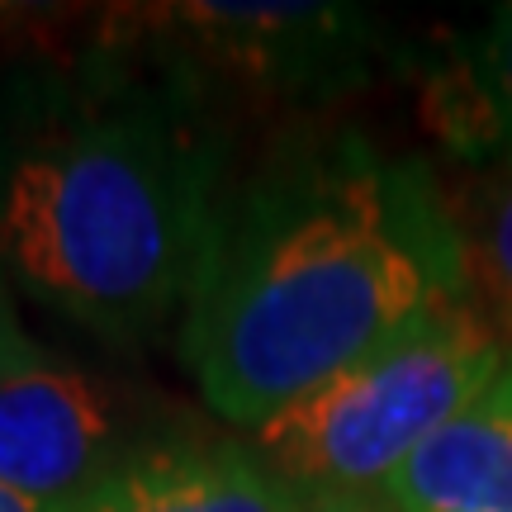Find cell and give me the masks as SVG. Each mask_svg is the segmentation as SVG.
<instances>
[{
	"mask_svg": "<svg viewBox=\"0 0 512 512\" xmlns=\"http://www.w3.org/2000/svg\"><path fill=\"white\" fill-rule=\"evenodd\" d=\"M465 299L441 176L332 128L233 176L181 313V361L233 427H266L318 384Z\"/></svg>",
	"mask_w": 512,
	"mask_h": 512,
	"instance_id": "obj_1",
	"label": "cell"
},
{
	"mask_svg": "<svg viewBox=\"0 0 512 512\" xmlns=\"http://www.w3.org/2000/svg\"><path fill=\"white\" fill-rule=\"evenodd\" d=\"M228 100L143 10L19 81L0 119V266L119 347L185 313L233 185Z\"/></svg>",
	"mask_w": 512,
	"mask_h": 512,
	"instance_id": "obj_2",
	"label": "cell"
},
{
	"mask_svg": "<svg viewBox=\"0 0 512 512\" xmlns=\"http://www.w3.org/2000/svg\"><path fill=\"white\" fill-rule=\"evenodd\" d=\"M508 351L465 299L256 427V446L309 498H375L403 460L498 380Z\"/></svg>",
	"mask_w": 512,
	"mask_h": 512,
	"instance_id": "obj_3",
	"label": "cell"
},
{
	"mask_svg": "<svg viewBox=\"0 0 512 512\" xmlns=\"http://www.w3.org/2000/svg\"><path fill=\"white\" fill-rule=\"evenodd\" d=\"M219 95L242 86L275 100H332L380 72V24L342 5H162L143 10Z\"/></svg>",
	"mask_w": 512,
	"mask_h": 512,
	"instance_id": "obj_4",
	"label": "cell"
},
{
	"mask_svg": "<svg viewBox=\"0 0 512 512\" xmlns=\"http://www.w3.org/2000/svg\"><path fill=\"white\" fill-rule=\"evenodd\" d=\"M110 399L76 366L38 351L0 380V489L43 512L67 508L124 456Z\"/></svg>",
	"mask_w": 512,
	"mask_h": 512,
	"instance_id": "obj_5",
	"label": "cell"
},
{
	"mask_svg": "<svg viewBox=\"0 0 512 512\" xmlns=\"http://www.w3.org/2000/svg\"><path fill=\"white\" fill-rule=\"evenodd\" d=\"M309 494L256 441L166 437L128 446L81 498L57 512H304Z\"/></svg>",
	"mask_w": 512,
	"mask_h": 512,
	"instance_id": "obj_6",
	"label": "cell"
},
{
	"mask_svg": "<svg viewBox=\"0 0 512 512\" xmlns=\"http://www.w3.org/2000/svg\"><path fill=\"white\" fill-rule=\"evenodd\" d=\"M384 512H512V356L375 494Z\"/></svg>",
	"mask_w": 512,
	"mask_h": 512,
	"instance_id": "obj_7",
	"label": "cell"
},
{
	"mask_svg": "<svg viewBox=\"0 0 512 512\" xmlns=\"http://www.w3.org/2000/svg\"><path fill=\"white\" fill-rule=\"evenodd\" d=\"M422 114L460 166H512V5L432 67Z\"/></svg>",
	"mask_w": 512,
	"mask_h": 512,
	"instance_id": "obj_8",
	"label": "cell"
},
{
	"mask_svg": "<svg viewBox=\"0 0 512 512\" xmlns=\"http://www.w3.org/2000/svg\"><path fill=\"white\" fill-rule=\"evenodd\" d=\"M456 233L465 304L512 356V166H460L441 176Z\"/></svg>",
	"mask_w": 512,
	"mask_h": 512,
	"instance_id": "obj_9",
	"label": "cell"
},
{
	"mask_svg": "<svg viewBox=\"0 0 512 512\" xmlns=\"http://www.w3.org/2000/svg\"><path fill=\"white\" fill-rule=\"evenodd\" d=\"M38 356V342L19 328L15 304H10V290H5V275H0V380H10L19 366H29Z\"/></svg>",
	"mask_w": 512,
	"mask_h": 512,
	"instance_id": "obj_10",
	"label": "cell"
},
{
	"mask_svg": "<svg viewBox=\"0 0 512 512\" xmlns=\"http://www.w3.org/2000/svg\"><path fill=\"white\" fill-rule=\"evenodd\" d=\"M304 512H384L375 498H342V494H328V498H309Z\"/></svg>",
	"mask_w": 512,
	"mask_h": 512,
	"instance_id": "obj_11",
	"label": "cell"
}]
</instances>
